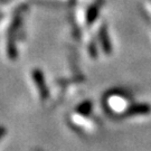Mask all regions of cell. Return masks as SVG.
<instances>
[{"instance_id": "1", "label": "cell", "mask_w": 151, "mask_h": 151, "mask_svg": "<svg viewBox=\"0 0 151 151\" xmlns=\"http://www.w3.org/2000/svg\"><path fill=\"white\" fill-rule=\"evenodd\" d=\"M4 133H5V130H4V128H0V138L4 135Z\"/></svg>"}]
</instances>
